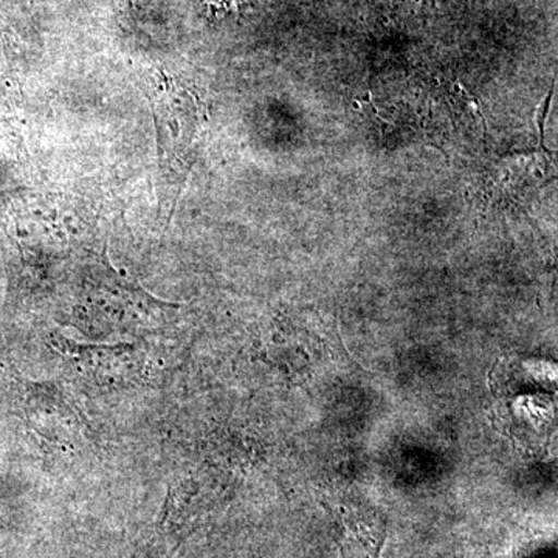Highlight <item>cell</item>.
Here are the masks:
<instances>
[{
	"label": "cell",
	"mask_w": 558,
	"mask_h": 558,
	"mask_svg": "<svg viewBox=\"0 0 558 558\" xmlns=\"http://www.w3.org/2000/svg\"><path fill=\"white\" fill-rule=\"evenodd\" d=\"M340 548L343 558H379L387 538V529L379 520L359 513L341 512Z\"/></svg>",
	"instance_id": "6da1fadb"
},
{
	"label": "cell",
	"mask_w": 558,
	"mask_h": 558,
	"mask_svg": "<svg viewBox=\"0 0 558 558\" xmlns=\"http://www.w3.org/2000/svg\"><path fill=\"white\" fill-rule=\"evenodd\" d=\"M248 0H204L205 5L215 13H230L238 11Z\"/></svg>",
	"instance_id": "7a4b0ae2"
}]
</instances>
